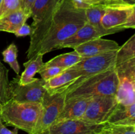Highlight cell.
<instances>
[{"instance_id": "6da1fadb", "label": "cell", "mask_w": 135, "mask_h": 134, "mask_svg": "<svg viewBox=\"0 0 135 134\" xmlns=\"http://www.w3.org/2000/svg\"><path fill=\"white\" fill-rule=\"evenodd\" d=\"M86 22L85 10L75 7L71 0H61L49 18L32 29L26 59L58 49Z\"/></svg>"}, {"instance_id": "7a4b0ae2", "label": "cell", "mask_w": 135, "mask_h": 134, "mask_svg": "<svg viewBox=\"0 0 135 134\" xmlns=\"http://www.w3.org/2000/svg\"><path fill=\"white\" fill-rule=\"evenodd\" d=\"M118 79L115 68L92 76H80L67 88L65 101L90 99L98 96H115Z\"/></svg>"}, {"instance_id": "3957f363", "label": "cell", "mask_w": 135, "mask_h": 134, "mask_svg": "<svg viewBox=\"0 0 135 134\" xmlns=\"http://www.w3.org/2000/svg\"><path fill=\"white\" fill-rule=\"evenodd\" d=\"M42 105L34 102H18L11 99L1 106L0 117L7 126L32 132L38 120Z\"/></svg>"}, {"instance_id": "277c9868", "label": "cell", "mask_w": 135, "mask_h": 134, "mask_svg": "<svg viewBox=\"0 0 135 134\" xmlns=\"http://www.w3.org/2000/svg\"><path fill=\"white\" fill-rule=\"evenodd\" d=\"M66 95V89L46 91L40 115L34 130L30 134H41L54 124L64 106Z\"/></svg>"}, {"instance_id": "5b68a950", "label": "cell", "mask_w": 135, "mask_h": 134, "mask_svg": "<svg viewBox=\"0 0 135 134\" xmlns=\"http://www.w3.org/2000/svg\"><path fill=\"white\" fill-rule=\"evenodd\" d=\"M118 79L115 97L118 103H135V58L115 66Z\"/></svg>"}, {"instance_id": "8992f818", "label": "cell", "mask_w": 135, "mask_h": 134, "mask_svg": "<svg viewBox=\"0 0 135 134\" xmlns=\"http://www.w3.org/2000/svg\"><path fill=\"white\" fill-rule=\"evenodd\" d=\"M117 104L118 102L114 95L92 97L80 120L93 124L105 123Z\"/></svg>"}, {"instance_id": "52a82bcc", "label": "cell", "mask_w": 135, "mask_h": 134, "mask_svg": "<svg viewBox=\"0 0 135 134\" xmlns=\"http://www.w3.org/2000/svg\"><path fill=\"white\" fill-rule=\"evenodd\" d=\"M45 81L42 78L26 85H20L17 78H13L9 84L11 100L18 102H36L42 104L46 92Z\"/></svg>"}, {"instance_id": "ba28073f", "label": "cell", "mask_w": 135, "mask_h": 134, "mask_svg": "<svg viewBox=\"0 0 135 134\" xmlns=\"http://www.w3.org/2000/svg\"><path fill=\"white\" fill-rule=\"evenodd\" d=\"M116 51H109L90 57L83 58L81 60L71 68L79 71L84 77L97 74L110 68H115Z\"/></svg>"}, {"instance_id": "9c48e42d", "label": "cell", "mask_w": 135, "mask_h": 134, "mask_svg": "<svg viewBox=\"0 0 135 134\" xmlns=\"http://www.w3.org/2000/svg\"><path fill=\"white\" fill-rule=\"evenodd\" d=\"M135 13V5L115 3L107 6L102 18V26L105 30L120 28L123 26L132 14Z\"/></svg>"}, {"instance_id": "30bf717a", "label": "cell", "mask_w": 135, "mask_h": 134, "mask_svg": "<svg viewBox=\"0 0 135 134\" xmlns=\"http://www.w3.org/2000/svg\"><path fill=\"white\" fill-rule=\"evenodd\" d=\"M101 124H93L81 120H68L51 125L47 130V134H95Z\"/></svg>"}, {"instance_id": "8fae6325", "label": "cell", "mask_w": 135, "mask_h": 134, "mask_svg": "<svg viewBox=\"0 0 135 134\" xmlns=\"http://www.w3.org/2000/svg\"><path fill=\"white\" fill-rule=\"evenodd\" d=\"M119 47L115 41L100 38L85 42L75 47L73 50L83 58H86L105 52L116 51Z\"/></svg>"}, {"instance_id": "7c38bea8", "label": "cell", "mask_w": 135, "mask_h": 134, "mask_svg": "<svg viewBox=\"0 0 135 134\" xmlns=\"http://www.w3.org/2000/svg\"><path fill=\"white\" fill-rule=\"evenodd\" d=\"M106 35L105 33L100 32L88 22L80 28L75 34L63 42L58 47V49L63 48L75 49L77 46L92 39L102 38Z\"/></svg>"}, {"instance_id": "4fadbf2b", "label": "cell", "mask_w": 135, "mask_h": 134, "mask_svg": "<svg viewBox=\"0 0 135 134\" xmlns=\"http://www.w3.org/2000/svg\"><path fill=\"white\" fill-rule=\"evenodd\" d=\"M91 99H75L65 101L64 106L54 123L68 120H80L84 115Z\"/></svg>"}, {"instance_id": "5bb4252c", "label": "cell", "mask_w": 135, "mask_h": 134, "mask_svg": "<svg viewBox=\"0 0 135 134\" xmlns=\"http://www.w3.org/2000/svg\"><path fill=\"white\" fill-rule=\"evenodd\" d=\"M61 0H35L31 10L33 22L32 29L47 20Z\"/></svg>"}, {"instance_id": "9a60e30c", "label": "cell", "mask_w": 135, "mask_h": 134, "mask_svg": "<svg viewBox=\"0 0 135 134\" xmlns=\"http://www.w3.org/2000/svg\"><path fill=\"white\" fill-rule=\"evenodd\" d=\"M106 122L118 126H135V103L131 105L118 103Z\"/></svg>"}, {"instance_id": "2e32d148", "label": "cell", "mask_w": 135, "mask_h": 134, "mask_svg": "<svg viewBox=\"0 0 135 134\" xmlns=\"http://www.w3.org/2000/svg\"><path fill=\"white\" fill-rule=\"evenodd\" d=\"M80 76L82 75L79 71L69 68L57 76L45 81L44 87L47 91L65 89Z\"/></svg>"}, {"instance_id": "e0dca14e", "label": "cell", "mask_w": 135, "mask_h": 134, "mask_svg": "<svg viewBox=\"0 0 135 134\" xmlns=\"http://www.w3.org/2000/svg\"><path fill=\"white\" fill-rule=\"evenodd\" d=\"M29 18L22 9L10 13L0 18V32L15 34Z\"/></svg>"}, {"instance_id": "ac0fdd59", "label": "cell", "mask_w": 135, "mask_h": 134, "mask_svg": "<svg viewBox=\"0 0 135 134\" xmlns=\"http://www.w3.org/2000/svg\"><path fill=\"white\" fill-rule=\"evenodd\" d=\"M43 55L38 54L24 63L25 70L21 76L17 77V80L20 85H26L37 80V78H34V76L44 64L43 62Z\"/></svg>"}, {"instance_id": "d6986e66", "label": "cell", "mask_w": 135, "mask_h": 134, "mask_svg": "<svg viewBox=\"0 0 135 134\" xmlns=\"http://www.w3.org/2000/svg\"><path fill=\"white\" fill-rule=\"evenodd\" d=\"M109 5V4H102V5H96V6L89 8V9H87L85 10L87 22L89 24L92 25L94 27L96 28V29L100 30V32L105 33L106 35L115 34V33L123 31V30L120 28L105 30L102 26V18L103 16H104V13H105L107 6Z\"/></svg>"}, {"instance_id": "ffe728a7", "label": "cell", "mask_w": 135, "mask_h": 134, "mask_svg": "<svg viewBox=\"0 0 135 134\" xmlns=\"http://www.w3.org/2000/svg\"><path fill=\"white\" fill-rule=\"evenodd\" d=\"M82 59V56H80L76 51H73L72 52L61 54L55 56L44 63L42 67L57 66L68 69L79 63Z\"/></svg>"}, {"instance_id": "44dd1931", "label": "cell", "mask_w": 135, "mask_h": 134, "mask_svg": "<svg viewBox=\"0 0 135 134\" xmlns=\"http://www.w3.org/2000/svg\"><path fill=\"white\" fill-rule=\"evenodd\" d=\"M135 58V34L117 50L115 66Z\"/></svg>"}, {"instance_id": "7402d4cb", "label": "cell", "mask_w": 135, "mask_h": 134, "mask_svg": "<svg viewBox=\"0 0 135 134\" xmlns=\"http://www.w3.org/2000/svg\"><path fill=\"white\" fill-rule=\"evenodd\" d=\"M8 73V69L0 61V104L1 105L11 99Z\"/></svg>"}, {"instance_id": "603a6c76", "label": "cell", "mask_w": 135, "mask_h": 134, "mask_svg": "<svg viewBox=\"0 0 135 134\" xmlns=\"http://www.w3.org/2000/svg\"><path fill=\"white\" fill-rule=\"evenodd\" d=\"M17 55H18V49L14 42L9 44L8 47L2 52L3 61L7 63L13 69V70L17 75H18L21 68L17 60Z\"/></svg>"}, {"instance_id": "cb8c5ba5", "label": "cell", "mask_w": 135, "mask_h": 134, "mask_svg": "<svg viewBox=\"0 0 135 134\" xmlns=\"http://www.w3.org/2000/svg\"><path fill=\"white\" fill-rule=\"evenodd\" d=\"M95 134H135V126H118L105 122Z\"/></svg>"}, {"instance_id": "d4e9b609", "label": "cell", "mask_w": 135, "mask_h": 134, "mask_svg": "<svg viewBox=\"0 0 135 134\" xmlns=\"http://www.w3.org/2000/svg\"><path fill=\"white\" fill-rule=\"evenodd\" d=\"M22 9V0H2L0 5V18Z\"/></svg>"}, {"instance_id": "484cf974", "label": "cell", "mask_w": 135, "mask_h": 134, "mask_svg": "<svg viewBox=\"0 0 135 134\" xmlns=\"http://www.w3.org/2000/svg\"><path fill=\"white\" fill-rule=\"evenodd\" d=\"M75 7L80 9L86 10L89 8L93 7L96 5L102 4H114L117 2L113 0H106V1H98V0H71Z\"/></svg>"}, {"instance_id": "4316f807", "label": "cell", "mask_w": 135, "mask_h": 134, "mask_svg": "<svg viewBox=\"0 0 135 134\" xmlns=\"http://www.w3.org/2000/svg\"><path fill=\"white\" fill-rule=\"evenodd\" d=\"M65 70L67 69L57 66L42 67L41 69L38 71V73H39V74L40 75L41 78L46 81L50 79L57 76L59 74L62 73Z\"/></svg>"}, {"instance_id": "83f0119b", "label": "cell", "mask_w": 135, "mask_h": 134, "mask_svg": "<svg viewBox=\"0 0 135 134\" xmlns=\"http://www.w3.org/2000/svg\"><path fill=\"white\" fill-rule=\"evenodd\" d=\"M32 32V29L31 26L26 23H25L14 34L16 37L18 38V37H25L27 35L30 36Z\"/></svg>"}, {"instance_id": "f1b7e54d", "label": "cell", "mask_w": 135, "mask_h": 134, "mask_svg": "<svg viewBox=\"0 0 135 134\" xmlns=\"http://www.w3.org/2000/svg\"><path fill=\"white\" fill-rule=\"evenodd\" d=\"M35 0H22V9L31 17V10Z\"/></svg>"}, {"instance_id": "f546056e", "label": "cell", "mask_w": 135, "mask_h": 134, "mask_svg": "<svg viewBox=\"0 0 135 134\" xmlns=\"http://www.w3.org/2000/svg\"><path fill=\"white\" fill-rule=\"evenodd\" d=\"M18 129L15 127L13 130H10L5 127L0 117V134H17Z\"/></svg>"}, {"instance_id": "4dcf8cb0", "label": "cell", "mask_w": 135, "mask_h": 134, "mask_svg": "<svg viewBox=\"0 0 135 134\" xmlns=\"http://www.w3.org/2000/svg\"><path fill=\"white\" fill-rule=\"evenodd\" d=\"M128 28H135V13L131 15L125 24L123 26L124 30H126Z\"/></svg>"}, {"instance_id": "1f68e13d", "label": "cell", "mask_w": 135, "mask_h": 134, "mask_svg": "<svg viewBox=\"0 0 135 134\" xmlns=\"http://www.w3.org/2000/svg\"><path fill=\"white\" fill-rule=\"evenodd\" d=\"M117 2L128 5H135V0H114Z\"/></svg>"}, {"instance_id": "d6a6232c", "label": "cell", "mask_w": 135, "mask_h": 134, "mask_svg": "<svg viewBox=\"0 0 135 134\" xmlns=\"http://www.w3.org/2000/svg\"><path fill=\"white\" fill-rule=\"evenodd\" d=\"M41 134H47V131H44L43 133H41Z\"/></svg>"}, {"instance_id": "836d02e7", "label": "cell", "mask_w": 135, "mask_h": 134, "mask_svg": "<svg viewBox=\"0 0 135 134\" xmlns=\"http://www.w3.org/2000/svg\"><path fill=\"white\" fill-rule=\"evenodd\" d=\"M1 106H2V105L0 104V113H1Z\"/></svg>"}, {"instance_id": "e575fe53", "label": "cell", "mask_w": 135, "mask_h": 134, "mask_svg": "<svg viewBox=\"0 0 135 134\" xmlns=\"http://www.w3.org/2000/svg\"><path fill=\"white\" fill-rule=\"evenodd\" d=\"M1 1H2V0H0V5H1Z\"/></svg>"}, {"instance_id": "d590c367", "label": "cell", "mask_w": 135, "mask_h": 134, "mask_svg": "<svg viewBox=\"0 0 135 134\" xmlns=\"http://www.w3.org/2000/svg\"><path fill=\"white\" fill-rule=\"evenodd\" d=\"M98 1H106V0H98Z\"/></svg>"}]
</instances>
